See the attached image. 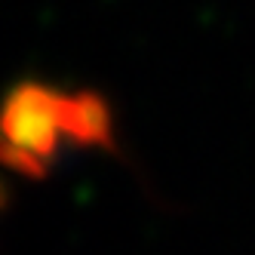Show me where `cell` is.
Returning <instances> with one entry per match:
<instances>
[{"label": "cell", "instance_id": "cell-1", "mask_svg": "<svg viewBox=\"0 0 255 255\" xmlns=\"http://www.w3.org/2000/svg\"><path fill=\"white\" fill-rule=\"evenodd\" d=\"M62 96L40 80L15 83L0 102V135L52 163L62 148Z\"/></svg>", "mask_w": 255, "mask_h": 255}, {"label": "cell", "instance_id": "cell-2", "mask_svg": "<svg viewBox=\"0 0 255 255\" xmlns=\"http://www.w3.org/2000/svg\"><path fill=\"white\" fill-rule=\"evenodd\" d=\"M62 132L77 148L117 151V126L111 102L96 89H77L62 96Z\"/></svg>", "mask_w": 255, "mask_h": 255}, {"label": "cell", "instance_id": "cell-3", "mask_svg": "<svg viewBox=\"0 0 255 255\" xmlns=\"http://www.w3.org/2000/svg\"><path fill=\"white\" fill-rule=\"evenodd\" d=\"M0 166L9 175H25V178H46V172H49L46 160L19 148V144H12L6 135H0Z\"/></svg>", "mask_w": 255, "mask_h": 255}, {"label": "cell", "instance_id": "cell-4", "mask_svg": "<svg viewBox=\"0 0 255 255\" xmlns=\"http://www.w3.org/2000/svg\"><path fill=\"white\" fill-rule=\"evenodd\" d=\"M9 175V172H6ZM6 175H0V212L9 206V185H6Z\"/></svg>", "mask_w": 255, "mask_h": 255}]
</instances>
